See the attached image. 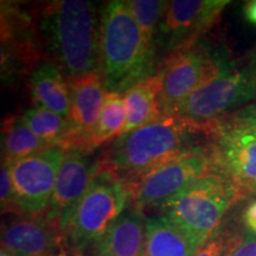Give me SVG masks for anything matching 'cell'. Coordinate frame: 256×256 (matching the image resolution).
I'll use <instances>...</instances> for the list:
<instances>
[{
    "label": "cell",
    "instance_id": "1",
    "mask_svg": "<svg viewBox=\"0 0 256 256\" xmlns=\"http://www.w3.org/2000/svg\"><path fill=\"white\" fill-rule=\"evenodd\" d=\"M37 24L46 60L68 81L98 72L100 16L94 2L58 0L42 6Z\"/></svg>",
    "mask_w": 256,
    "mask_h": 256
},
{
    "label": "cell",
    "instance_id": "2",
    "mask_svg": "<svg viewBox=\"0 0 256 256\" xmlns=\"http://www.w3.org/2000/svg\"><path fill=\"white\" fill-rule=\"evenodd\" d=\"M198 136L206 138L186 121L164 116L116 138L101 160L120 178L130 194L147 174L202 146Z\"/></svg>",
    "mask_w": 256,
    "mask_h": 256
},
{
    "label": "cell",
    "instance_id": "3",
    "mask_svg": "<svg viewBox=\"0 0 256 256\" xmlns=\"http://www.w3.org/2000/svg\"><path fill=\"white\" fill-rule=\"evenodd\" d=\"M156 54L146 46L126 2H108L100 14L98 72L107 92L124 94L158 70Z\"/></svg>",
    "mask_w": 256,
    "mask_h": 256
},
{
    "label": "cell",
    "instance_id": "4",
    "mask_svg": "<svg viewBox=\"0 0 256 256\" xmlns=\"http://www.w3.org/2000/svg\"><path fill=\"white\" fill-rule=\"evenodd\" d=\"M248 196L223 172H215L166 200L162 217L188 236L197 249L211 238L232 208Z\"/></svg>",
    "mask_w": 256,
    "mask_h": 256
},
{
    "label": "cell",
    "instance_id": "5",
    "mask_svg": "<svg viewBox=\"0 0 256 256\" xmlns=\"http://www.w3.org/2000/svg\"><path fill=\"white\" fill-rule=\"evenodd\" d=\"M234 66L228 52L204 37L166 56L156 70L162 80L159 98L162 118L170 116L184 98Z\"/></svg>",
    "mask_w": 256,
    "mask_h": 256
},
{
    "label": "cell",
    "instance_id": "6",
    "mask_svg": "<svg viewBox=\"0 0 256 256\" xmlns=\"http://www.w3.org/2000/svg\"><path fill=\"white\" fill-rule=\"evenodd\" d=\"M256 98L254 70L236 66L197 89L174 108L170 116L186 121L208 139L218 124L235 110Z\"/></svg>",
    "mask_w": 256,
    "mask_h": 256
},
{
    "label": "cell",
    "instance_id": "7",
    "mask_svg": "<svg viewBox=\"0 0 256 256\" xmlns=\"http://www.w3.org/2000/svg\"><path fill=\"white\" fill-rule=\"evenodd\" d=\"M128 202L124 184L101 160L64 235V244L80 252L94 247L124 212Z\"/></svg>",
    "mask_w": 256,
    "mask_h": 256
},
{
    "label": "cell",
    "instance_id": "8",
    "mask_svg": "<svg viewBox=\"0 0 256 256\" xmlns=\"http://www.w3.org/2000/svg\"><path fill=\"white\" fill-rule=\"evenodd\" d=\"M215 172L217 165L211 146L202 145L147 174L130 192V206L139 210L160 206L188 185Z\"/></svg>",
    "mask_w": 256,
    "mask_h": 256
},
{
    "label": "cell",
    "instance_id": "9",
    "mask_svg": "<svg viewBox=\"0 0 256 256\" xmlns=\"http://www.w3.org/2000/svg\"><path fill=\"white\" fill-rule=\"evenodd\" d=\"M229 0H172L166 2L158 34L156 52L166 56L202 40L218 23Z\"/></svg>",
    "mask_w": 256,
    "mask_h": 256
},
{
    "label": "cell",
    "instance_id": "10",
    "mask_svg": "<svg viewBox=\"0 0 256 256\" xmlns=\"http://www.w3.org/2000/svg\"><path fill=\"white\" fill-rule=\"evenodd\" d=\"M2 80L14 82L46 60L34 16L17 2H2Z\"/></svg>",
    "mask_w": 256,
    "mask_h": 256
},
{
    "label": "cell",
    "instance_id": "11",
    "mask_svg": "<svg viewBox=\"0 0 256 256\" xmlns=\"http://www.w3.org/2000/svg\"><path fill=\"white\" fill-rule=\"evenodd\" d=\"M66 150L52 147L11 165L20 216L42 217L49 206Z\"/></svg>",
    "mask_w": 256,
    "mask_h": 256
},
{
    "label": "cell",
    "instance_id": "12",
    "mask_svg": "<svg viewBox=\"0 0 256 256\" xmlns=\"http://www.w3.org/2000/svg\"><path fill=\"white\" fill-rule=\"evenodd\" d=\"M100 165L101 159L92 160L90 153L82 150L70 148L66 151L49 206L44 214L48 220L60 226L63 238Z\"/></svg>",
    "mask_w": 256,
    "mask_h": 256
},
{
    "label": "cell",
    "instance_id": "13",
    "mask_svg": "<svg viewBox=\"0 0 256 256\" xmlns=\"http://www.w3.org/2000/svg\"><path fill=\"white\" fill-rule=\"evenodd\" d=\"M209 140L220 171L247 194L256 192V136L226 118Z\"/></svg>",
    "mask_w": 256,
    "mask_h": 256
},
{
    "label": "cell",
    "instance_id": "14",
    "mask_svg": "<svg viewBox=\"0 0 256 256\" xmlns=\"http://www.w3.org/2000/svg\"><path fill=\"white\" fill-rule=\"evenodd\" d=\"M63 244L60 226L44 216H18L2 224V249L12 256H57Z\"/></svg>",
    "mask_w": 256,
    "mask_h": 256
},
{
    "label": "cell",
    "instance_id": "15",
    "mask_svg": "<svg viewBox=\"0 0 256 256\" xmlns=\"http://www.w3.org/2000/svg\"><path fill=\"white\" fill-rule=\"evenodd\" d=\"M70 145L86 152L88 139L104 108L107 89L98 72H92L69 81Z\"/></svg>",
    "mask_w": 256,
    "mask_h": 256
},
{
    "label": "cell",
    "instance_id": "16",
    "mask_svg": "<svg viewBox=\"0 0 256 256\" xmlns=\"http://www.w3.org/2000/svg\"><path fill=\"white\" fill-rule=\"evenodd\" d=\"M145 240L146 217L130 206L92 247V256H145Z\"/></svg>",
    "mask_w": 256,
    "mask_h": 256
},
{
    "label": "cell",
    "instance_id": "17",
    "mask_svg": "<svg viewBox=\"0 0 256 256\" xmlns=\"http://www.w3.org/2000/svg\"><path fill=\"white\" fill-rule=\"evenodd\" d=\"M28 88L34 104L68 119L70 113L69 81L49 60H43L28 76Z\"/></svg>",
    "mask_w": 256,
    "mask_h": 256
},
{
    "label": "cell",
    "instance_id": "18",
    "mask_svg": "<svg viewBox=\"0 0 256 256\" xmlns=\"http://www.w3.org/2000/svg\"><path fill=\"white\" fill-rule=\"evenodd\" d=\"M162 87V76L156 72L124 92L126 124L122 134L156 122L162 118L159 106Z\"/></svg>",
    "mask_w": 256,
    "mask_h": 256
},
{
    "label": "cell",
    "instance_id": "19",
    "mask_svg": "<svg viewBox=\"0 0 256 256\" xmlns=\"http://www.w3.org/2000/svg\"><path fill=\"white\" fill-rule=\"evenodd\" d=\"M198 249L165 217H146L145 256H194Z\"/></svg>",
    "mask_w": 256,
    "mask_h": 256
},
{
    "label": "cell",
    "instance_id": "20",
    "mask_svg": "<svg viewBox=\"0 0 256 256\" xmlns=\"http://www.w3.org/2000/svg\"><path fill=\"white\" fill-rule=\"evenodd\" d=\"M49 150L19 115H8L2 124V162L12 165L19 160Z\"/></svg>",
    "mask_w": 256,
    "mask_h": 256
},
{
    "label": "cell",
    "instance_id": "21",
    "mask_svg": "<svg viewBox=\"0 0 256 256\" xmlns=\"http://www.w3.org/2000/svg\"><path fill=\"white\" fill-rule=\"evenodd\" d=\"M126 124V110H124V94L107 92L104 108L98 118V124L89 136L86 152L92 153L104 144L119 138L124 132Z\"/></svg>",
    "mask_w": 256,
    "mask_h": 256
},
{
    "label": "cell",
    "instance_id": "22",
    "mask_svg": "<svg viewBox=\"0 0 256 256\" xmlns=\"http://www.w3.org/2000/svg\"><path fill=\"white\" fill-rule=\"evenodd\" d=\"M23 118L32 132L49 148L60 147L66 151L69 148L70 124L68 119L38 104L28 108Z\"/></svg>",
    "mask_w": 256,
    "mask_h": 256
},
{
    "label": "cell",
    "instance_id": "23",
    "mask_svg": "<svg viewBox=\"0 0 256 256\" xmlns=\"http://www.w3.org/2000/svg\"><path fill=\"white\" fill-rule=\"evenodd\" d=\"M128 10L142 30L146 46L156 54V34L162 20L166 2L162 0H130Z\"/></svg>",
    "mask_w": 256,
    "mask_h": 256
},
{
    "label": "cell",
    "instance_id": "24",
    "mask_svg": "<svg viewBox=\"0 0 256 256\" xmlns=\"http://www.w3.org/2000/svg\"><path fill=\"white\" fill-rule=\"evenodd\" d=\"M0 203H2V214H14L20 216L19 208L16 198L14 183L11 177V165L2 162L0 168Z\"/></svg>",
    "mask_w": 256,
    "mask_h": 256
},
{
    "label": "cell",
    "instance_id": "25",
    "mask_svg": "<svg viewBox=\"0 0 256 256\" xmlns=\"http://www.w3.org/2000/svg\"><path fill=\"white\" fill-rule=\"evenodd\" d=\"M223 256H256V235L234 232Z\"/></svg>",
    "mask_w": 256,
    "mask_h": 256
},
{
    "label": "cell",
    "instance_id": "26",
    "mask_svg": "<svg viewBox=\"0 0 256 256\" xmlns=\"http://www.w3.org/2000/svg\"><path fill=\"white\" fill-rule=\"evenodd\" d=\"M234 232H228L220 226L211 238L198 249L194 256H223Z\"/></svg>",
    "mask_w": 256,
    "mask_h": 256
},
{
    "label": "cell",
    "instance_id": "27",
    "mask_svg": "<svg viewBox=\"0 0 256 256\" xmlns=\"http://www.w3.org/2000/svg\"><path fill=\"white\" fill-rule=\"evenodd\" d=\"M229 119L256 136V104H249L230 115Z\"/></svg>",
    "mask_w": 256,
    "mask_h": 256
},
{
    "label": "cell",
    "instance_id": "28",
    "mask_svg": "<svg viewBox=\"0 0 256 256\" xmlns=\"http://www.w3.org/2000/svg\"><path fill=\"white\" fill-rule=\"evenodd\" d=\"M243 223L247 226L249 232L256 235V200L246 208L243 212Z\"/></svg>",
    "mask_w": 256,
    "mask_h": 256
},
{
    "label": "cell",
    "instance_id": "29",
    "mask_svg": "<svg viewBox=\"0 0 256 256\" xmlns=\"http://www.w3.org/2000/svg\"><path fill=\"white\" fill-rule=\"evenodd\" d=\"M243 14L249 23L256 25V0H250L244 5Z\"/></svg>",
    "mask_w": 256,
    "mask_h": 256
},
{
    "label": "cell",
    "instance_id": "30",
    "mask_svg": "<svg viewBox=\"0 0 256 256\" xmlns=\"http://www.w3.org/2000/svg\"><path fill=\"white\" fill-rule=\"evenodd\" d=\"M57 256H82V252L75 250V249H72L70 247H68L66 249H64L62 247V249L58 252Z\"/></svg>",
    "mask_w": 256,
    "mask_h": 256
},
{
    "label": "cell",
    "instance_id": "31",
    "mask_svg": "<svg viewBox=\"0 0 256 256\" xmlns=\"http://www.w3.org/2000/svg\"><path fill=\"white\" fill-rule=\"evenodd\" d=\"M252 70H254V72L256 75V52H255V57H254V66H252Z\"/></svg>",
    "mask_w": 256,
    "mask_h": 256
}]
</instances>
